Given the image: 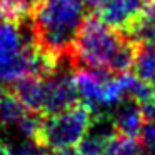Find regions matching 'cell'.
I'll return each mask as SVG.
<instances>
[{"label":"cell","mask_w":155,"mask_h":155,"mask_svg":"<svg viewBox=\"0 0 155 155\" xmlns=\"http://www.w3.org/2000/svg\"><path fill=\"white\" fill-rule=\"evenodd\" d=\"M135 44L122 30L107 25L98 17L85 18L72 45L70 62L82 68L107 74H125L135 58Z\"/></svg>","instance_id":"cell-1"},{"label":"cell","mask_w":155,"mask_h":155,"mask_svg":"<svg viewBox=\"0 0 155 155\" xmlns=\"http://www.w3.org/2000/svg\"><path fill=\"white\" fill-rule=\"evenodd\" d=\"M60 60L38 47L34 28L25 22L0 20V85H14L25 77H47Z\"/></svg>","instance_id":"cell-2"},{"label":"cell","mask_w":155,"mask_h":155,"mask_svg":"<svg viewBox=\"0 0 155 155\" xmlns=\"http://www.w3.org/2000/svg\"><path fill=\"white\" fill-rule=\"evenodd\" d=\"M84 22V0H40L32 28L38 47L62 60L70 57L72 45Z\"/></svg>","instance_id":"cell-3"},{"label":"cell","mask_w":155,"mask_h":155,"mask_svg":"<svg viewBox=\"0 0 155 155\" xmlns=\"http://www.w3.org/2000/svg\"><path fill=\"white\" fill-rule=\"evenodd\" d=\"M12 94L38 115H54L78 104L75 77L68 68H58L47 77H25L14 84Z\"/></svg>","instance_id":"cell-4"},{"label":"cell","mask_w":155,"mask_h":155,"mask_svg":"<svg viewBox=\"0 0 155 155\" xmlns=\"http://www.w3.org/2000/svg\"><path fill=\"white\" fill-rule=\"evenodd\" d=\"M94 120V112L85 104H75L70 108L42 118L38 138L47 150H68L80 143Z\"/></svg>","instance_id":"cell-5"},{"label":"cell","mask_w":155,"mask_h":155,"mask_svg":"<svg viewBox=\"0 0 155 155\" xmlns=\"http://www.w3.org/2000/svg\"><path fill=\"white\" fill-rule=\"evenodd\" d=\"M125 75L127 72L114 75L100 70L77 67L74 77L78 97H82L84 104L95 114L105 108H112L120 100L128 98Z\"/></svg>","instance_id":"cell-6"},{"label":"cell","mask_w":155,"mask_h":155,"mask_svg":"<svg viewBox=\"0 0 155 155\" xmlns=\"http://www.w3.org/2000/svg\"><path fill=\"white\" fill-rule=\"evenodd\" d=\"M147 0H97L92 7L95 17L117 30L127 32L137 22Z\"/></svg>","instance_id":"cell-7"},{"label":"cell","mask_w":155,"mask_h":155,"mask_svg":"<svg viewBox=\"0 0 155 155\" xmlns=\"http://www.w3.org/2000/svg\"><path fill=\"white\" fill-rule=\"evenodd\" d=\"M110 124L114 127L115 135L128 138L140 137L142 128L145 125L143 112H142V104L134 98H124L117 105L110 108Z\"/></svg>","instance_id":"cell-8"},{"label":"cell","mask_w":155,"mask_h":155,"mask_svg":"<svg viewBox=\"0 0 155 155\" xmlns=\"http://www.w3.org/2000/svg\"><path fill=\"white\" fill-rule=\"evenodd\" d=\"M127 34L128 38L137 45L155 42V0H147L142 15L127 30Z\"/></svg>","instance_id":"cell-9"},{"label":"cell","mask_w":155,"mask_h":155,"mask_svg":"<svg viewBox=\"0 0 155 155\" xmlns=\"http://www.w3.org/2000/svg\"><path fill=\"white\" fill-rule=\"evenodd\" d=\"M32 110H28L12 92L10 94H5L4 92L2 100H0V125L17 130L18 125L25 120V117Z\"/></svg>","instance_id":"cell-10"},{"label":"cell","mask_w":155,"mask_h":155,"mask_svg":"<svg viewBox=\"0 0 155 155\" xmlns=\"http://www.w3.org/2000/svg\"><path fill=\"white\" fill-rule=\"evenodd\" d=\"M132 68L138 78L150 84L152 78L155 77V42L137 45Z\"/></svg>","instance_id":"cell-11"},{"label":"cell","mask_w":155,"mask_h":155,"mask_svg":"<svg viewBox=\"0 0 155 155\" xmlns=\"http://www.w3.org/2000/svg\"><path fill=\"white\" fill-rule=\"evenodd\" d=\"M40 0H0V20L25 22L35 14Z\"/></svg>","instance_id":"cell-12"},{"label":"cell","mask_w":155,"mask_h":155,"mask_svg":"<svg viewBox=\"0 0 155 155\" xmlns=\"http://www.w3.org/2000/svg\"><path fill=\"white\" fill-rule=\"evenodd\" d=\"M104 155H143V148L137 138L115 135L107 145Z\"/></svg>","instance_id":"cell-13"},{"label":"cell","mask_w":155,"mask_h":155,"mask_svg":"<svg viewBox=\"0 0 155 155\" xmlns=\"http://www.w3.org/2000/svg\"><path fill=\"white\" fill-rule=\"evenodd\" d=\"M8 148H10V155H47V148L40 142L28 140V138H24L17 145H12Z\"/></svg>","instance_id":"cell-14"},{"label":"cell","mask_w":155,"mask_h":155,"mask_svg":"<svg viewBox=\"0 0 155 155\" xmlns=\"http://www.w3.org/2000/svg\"><path fill=\"white\" fill-rule=\"evenodd\" d=\"M142 148H143V155H155V125L147 124L145 122L142 134L138 137Z\"/></svg>","instance_id":"cell-15"},{"label":"cell","mask_w":155,"mask_h":155,"mask_svg":"<svg viewBox=\"0 0 155 155\" xmlns=\"http://www.w3.org/2000/svg\"><path fill=\"white\" fill-rule=\"evenodd\" d=\"M142 112H143L145 122L155 125V95H152L150 98L142 102Z\"/></svg>","instance_id":"cell-16"},{"label":"cell","mask_w":155,"mask_h":155,"mask_svg":"<svg viewBox=\"0 0 155 155\" xmlns=\"http://www.w3.org/2000/svg\"><path fill=\"white\" fill-rule=\"evenodd\" d=\"M54 155H80V153H78V150L68 148V150H57V152H54Z\"/></svg>","instance_id":"cell-17"},{"label":"cell","mask_w":155,"mask_h":155,"mask_svg":"<svg viewBox=\"0 0 155 155\" xmlns=\"http://www.w3.org/2000/svg\"><path fill=\"white\" fill-rule=\"evenodd\" d=\"M0 155H10V148L5 145V142L0 138Z\"/></svg>","instance_id":"cell-18"},{"label":"cell","mask_w":155,"mask_h":155,"mask_svg":"<svg viewBox=\"0 0 155 155\" xmlns=\"http://www.w3.org/2000/svg\"><path fill=\"white\" fill-rule=\"evenodd\" d=\"M150 88H152V94L155 95V77L152 78V82H150Z\"/></svg>","instance_id":"cell-19"},{"label":"cell","mask_w":155,"mask_h":155,"mask_svg":"<svg viewBox=\"0 0 155 155\" xmlns=\"http://www.w3.org/2000/svg\"><path fill=\"white\" fill-rule=\"evenodd\" d=\"M84 2H85V4H88V5H94L97 0H84Z\"/></svg>","instance_id":"cell-20"},{"label":"cell","mask_w":155,"mask_h":155,"mask_svg":"<svg viewBox=\"0 0 155 155\" xmlns=\"http://www.w3.org/2000/svg\"><path fill=\"white\" fill-rule=\"evenodd\" d=\"M2 95H4V92H2V90H0V100H2Z\"/></svg>","instance_id":"cell-21"}]
</instances>
